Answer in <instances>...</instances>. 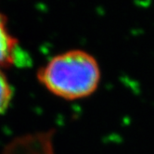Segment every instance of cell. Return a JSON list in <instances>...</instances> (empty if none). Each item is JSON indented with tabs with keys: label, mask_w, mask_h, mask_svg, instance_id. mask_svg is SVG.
<instances>
[{
	"label": "cell",
	"mask_w": 154,
	"mask_h": 154,
	"mask_svg": "<svg viewBox=\"0 0 154 154\" xmlns=\"http://www.w3.org/2000/svg\"><path fill=\"white\" fill-rule=\"evenodd\" d=\"M100 76L97 60L80 49L53 57L37 73L39 82L49 92L70 100L92 95L100 85Z\"/></svg>",
	"instance_id": "6da1fadb"
},
{
	"label": "cell",
	"mask_w": 154,
	"mask_h": 154,
	"mask_svg": "<svg viewBox=\"0 0 154 154\" xmlns=\"http://www.w3.org/2000/svg\"><path fill=\"white\" fill-rule=\"evenodd\" d=\"M24 56L18 40L8 32L7 17L0 12V67L20 65L26 61Z\"/></svg>",
	"instance_id": "7a4b0ae2"
},
{
	"label": "cell",
	"mask_w": 154,
	"mask_h": 154,
	"mask_svg": "<svg viewBox=\"0 0 154 154\" xmlns=\"http://www.w3.org/2000/svg\"><path fill=\"white\" fill-rule=\"evenodd\" d=\"M12 88L6 75L0 70V114L5 112L12 100Z\"/></svg>",
	"instance_id": "3957f363"
}]
</instances>
